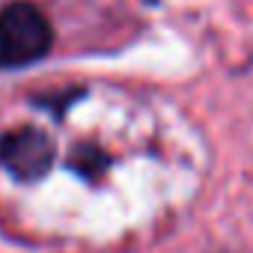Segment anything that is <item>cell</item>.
Instances as JSON below:
<instances>
[{
    "label": "cell",
    "mask_w": 253,
    "mask_h": 253,
    "mask_svg": "<svg viewBox=\"0 0 253 253\" xmlns=\"http://www.w3.org/2000/svg\"><path fill=\"white\" fill-rule=\"evenodd\" d=\"M54 27L30 0H9L0 6V72H15L48 57Z\"/></svg>",
    "instance_id": "1"
},
{
    "label": "cell",
    "mask_w": 253,
    "mask_h": 253,
    "mask_svg": "<svg viewBox=\"0 0 253 253\" xmlns=\"http://www.w3.org/2000/svg\"><path fill=\"white\" fill-rule=\"evenodd\" d=\"M57 161V146L54 140L33 128V125H21L6 134H0V167H3L15 182L33 185L51 173Z\"/></svg>",
    "instance_id": "2"
},
{
    "label": "cell",
    "mask_w": 253,
    "mask_h": 253,
    "mask_svg": "<svg viewBox=\"0 0 253 253\" xmlns=\"http://www.w3.org/2000/svg\"><path fill=\"white\" fill-rule=\"evenodd\" d=\"M107 167H110V158L98 146H78L69 155V170L78 173L81 179H89V182H95Z\"/></svg>",
    "instance_id": "3"
}]
</instances>
